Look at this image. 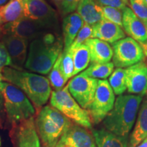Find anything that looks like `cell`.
Wrapping results in <instances>:
<instances>
[{"label":"cell","instance_id":"1","mask_svg":"<svg viewBox=\"0 0 147 147\" xmlns=\"http://www.w3.org/2000/svg\"><path fill=\"white\" fill-rule=\"evenodd\" d=\"M2 76L4 80L16 86L26 95L35 109L40 110L51 97V86L49 79L41 75L13 67H5Z\"/></svg>","mask_w":147,"mask_h":147},{"label":"cell","instance_id":"2","mask_svg":"<svg viewBox=\"0 0 147 147\" xmlns=\"http://www.w3.org/2000/svg\"><path fill=\"white\" fill-rule=\"evenodd\" d=\"M63 50L61 39L51 33L44 34L31 42L25 67L34 72L47 74Z\"/></svg>","mask_w":147,"mask_h":147},{"label":"cell","instance_id":"3","mask_svg":"<svg viewBox=\"0 0 147 147\" xmlns=\"http://www.w3.org/2000/svg\"><path fill=\"white\" fill-rule=\"evenodd\" d=\"M142 99L143 97L139 95H119L113 108L103 120L104 128L117 135L129 136Z\"/></svg>","mask_w":147,"mask_h":147},{"label":"cell","instance_id":"4","mask_svg":"<svg viewBox=\"0 0 147 147\" xmlns=\"http://www.w3.org/2000/svg\"><path fill=\"white\" fill-rule=\"evenodd\" d=\"M42 147H55L72 122L51 105L43 106L35 119Z\"/></svg>","mask_w":147,"mask_h":147},{"label":"cell","instance_id":"5","mask_svg":"<svg viewBox=\"0 0 147 147\" xmlns=\"http://www.w3.org/2000/svg\"><path fill=\"white\" fill-rule=\"evenodd\" d=\"M2 95L5 113L12 125L34 117L36 109L34 105L26 95L16 86L3 82Z\"/></svg>","mask_w":147,"mask_h":147},{"label":"cell","instance_id":"6","mask_svg":"<svg viewBox=\"0 0 147 147\" xmlns=\"http://www.w3.org/2000/svg\"><path fill=\"white\" fill-rule=\"evenodd\" d=\"M50 105L75 124L89 129H92V121L89 111L82 108L73 98L67 86L59 91H52Z\"/></svg>","mask_w":147,"mask_h":147},{"label":"cell","instance_id":"7","mask_svg":"<svg viewBox=\"0 0 147 147\" xmlns=\"http://www.w3.org/2000/svg\"><path fill=\"white\" fill-rule=\"evenodd\" d=\"M113 61L117 68H124L142 61L144 58V51L138 42L130 37L124 38L112 46Z\"/></svg>","mask_w":147,"mask_h":147},{"label":"cell","instance_id":"8","mask_svg":"<svg viewBox=\"0 0 147 147\" xmlns=\"http://www.w3.org/2000/svg\"><path fill=\"white\" fill-rule=\"evenodd\" d=\"M115 95L108 80H98L94 99L88 110L92 122L98 124L106 118L115 105Z\"/></svg>","mask_w":147,"mask_h":147},{"label":"cell","instance_id":"9","mask_svg":"<svg viewBox=\"0 0 147 147\" xmlns=\"http://www.w3.org/2000/svg\"><path fill=\"white\" fill-rule=\"evenodd\" d=\"M98 80L86 76L83 72L76 75L67 84L73 98L84 109L89 110L94 99Z\"/></svg>","mask_w":147,"mask_h":147},{"label":"cell","instance_id":"10","mask_svg":"<svg viewBox=\"0 0 147 147\" xmlns=\"http://www.w3.org/2000/svg\"><path fill=\"white\" fill-rule=\"evenodd\" d=\"M23 16L42 23L47 29L57 26V14L46 0H23Z\"/></svg>","mask_w":147,"mask_h":147},{"label":"cell","instance_id":"11","mask_svg":"<svg viewBox=\"0 0 147 147\" xmlns=\"http://www.w3.org/2000/svg\"><path fill=\"white\" fill-rule=\"evenodd\" d=\"M46 29L42 23L23 15L16 21L1 26V32L4 35H13L29 42L43 35Z\"/></svg>","mask_w":147,"mask_h":147},{"label":"cell","instance_id":"12","mask_svg":"<svg viewBox=\"0 0 147 147\" xmlns=\"http://www.w3.org/2000/svg\"><path fill=\"white\" fill-rule=\"evenodd\" d=\"M10 135L15 147H42L34 117L13 125Z\"/></svg>","mask_w":147,"mask_h":147},{"label":"cell","instance_id":"13","mask_svg":"<svg viewBox=\"0 0 147 147\" xmlns=\"http://www.w3.org/2000/svg\"><path fill=\"white\" fill-rule=\"evenodd\" d=\"M123 28L130 38L142 46L145 53L147 51V26L127 6L123 10Z\"/></svg>","mask_w":147,"mask_h":147},{"label":"cell","instance_id":"14","mask_svg":"<svg viewBox=\"0 0 147 147\" xmlns=\"http://www.w3.org/2000/svg\"><path fill=\"white\" fill-rule=\"evenodd\" d=\"M128 93L144 97L147 95V65L140 61L125 69Z\"/></svg>","mask_w":147,"mask_h":147},{"label":"cell","instance_id":"15","mask_svg":"<svg viewBox=\"0 0 147 147\" xmlns=\"http://www.w3.org/2000/svg\"><path fill=\"white\" fill-rule=\"evenodd\" d=\"M59 142L65 147H97L93 134L88 129L73 123Z\"/></svg>","mask_w":147,"mask_h":147},{"label":"cell","instance_id":"16","mask_svg":"<svg viewBox=\"0 0 147 147\" xmlns=\"http://www.w3.org/2000/svg\"><path fill=\"white\" fill-rule=\"evenodd\" d=\"M2 42L8 51L13 68L21 69L26 63L28 41L13 35H4Z\"/></svg>","mask_w":147,"mask_h":147},{"label":"cell","instance_id":"17","mask_svg":"<svg viewBox=\"0 0 147 147\" xmlns=\"http://www.w3.org/2000/svg\"><path fill=\"white\" fill-rule=\"evenodd\" d=\"M92 27V38H97L112 45L125 38V34L122 27L106 19H103Z\"/></svg>","mask_w":147,"mask_h":147},{"label":"cell","instance_id":"18","mask_svg":"<svg viewBox=\"0 0 147 147\" xmlns=\"http://www.w3.org/2000/svg\"><path fill=\"white\" fill-rule=\"evenodd\" d=\"M84 45L89 50L91 63H108L113 59V48L107 42L97 38H90Z\"/></svg>","mask_w":147,"mask_h":147},{"label":"cell","instance_id":"19","mask_svg":"<svg viewBox=\"0 0 147 147\" xmlns=\"http://www.w3.org/2000/svg\"><path fill=\"white\" fill-rule=\"evenodd\" d=\"M147 137V95L143 97L136 123L129 138L131 147H136Z\"/></svg>","mask_w":147,"mask_h":147},{"label":"cell","instance_id":"20","mask_svg":"<svg viewBox=\"0 0 147 147\" xmlns=\"http://www.w3.org/2000/svg\"><path fill=\"white\" fill-rule=\"evenodd\" d=\"M76 10L84 23L92 27L104 19L101 5L96 0H81Z\"/></svg>","mask_w":147,"mask_h":147},{"label":"cell","instance_id":"21","mask_svg":"<svg viewBox=\"0 0 147 147\" xmlns=\"http://www.w3.org/2000/svg\"><path fill=\"white\" fill-rule=\"evenodd\" d=\"M84 23L81 16L77 12H72L65 16L63 22V50H68L70 48Z\"/></svg>","mask_w":147,"mask_h":147},{"label":"cell","instance_id":"22","mask_svg":"<svg viewBox=\"0 0 147 147\" xmlns=\"http://www.w3.org/2000/svg\"><path fill=\"white\" fill-rule=\"evenodd\" d=\"M97 147H131L129 136H121L106 129L92 130Z\"/></svg>","mask_w":147,"mask_h":147},{"label":"cell","instance_id":"23","mask_svg":"<svg viewBox=\"0 0 147 147\" xmlns=\"http://www.w3.org/2000/svg\"><path fill=\"white\" fill-rule=\"evenodd\" d=\"M23 15V0H9L0 7V27L16 21Z\"/></svg>","mask_w":147,"mask_h":147},{"label":"cell","instance_id":"24","mask_svg":"<svg viewBox=\"0 0 147 147\" xmlns=\"http://www.w3.org/2000/svg\"><path fill=\"white\" fill-rule=\"evenodd\" d=\"M70 50L72 51L73 53L74 65L73 76H76L80 71L84 70L89 65L91 62L90 52L88 47L84 44Z\"/></svg>","mask_w":147,"mask_h":147},{"label":"cell","instance_id":"25","mask_svg":"<svg viewBox=\"0 0 147 147\" xmlns=\"http://www.w3.org/2000/svg\"><path fill=\"white\" fill-rule=\"evenodd\" d=\"M114 64L113 62L105 63H91L87 69L82 71L86 76L91 78L105 80L109 77L114 71Z\"/></svg>","mask_w":147,"mask_h":147},{"label":"cell","instance_id":"26","mask_svg":"<svg viewBox=\"0 0 147 147\" xmlns=\"http://www.w3.org/2000/svg\"><path fill=\"white\" fill-rule=\"evenodd\" d=\"M109 84L115 95H121L127 90L125 69L117 68L109 78Z\"/></svg>","mask_w":147,"mask_h":147},{"label":"cell","instance_id":"27","mask_svg":"<svg viewBox=\"0 0 147 147\" xmlns=\"http://www.w3.org/2000/svg\"><path fill=\"white\" fill-rule=\"evenodd\" d=\"M60 62L61 55L55 62V65H53V68L49 72V82H50L51 87L55 89V91L61 90L67 82L60 69Z\"/></svg>","mask_w":147,"mask_h":147},{"label":"cell","instance_id":"28","mask_svg":"<svg viewBox=\"0 0 147 147\" xmlns=\"http://www.w3.org/2000/svg\"><path fill=\"white\" fill-rule=\"evenodd\" d=\"M60 69L64 78L67 80L73 76L74 65L73 53L70 49L63 50L61 54Z\"/></svg>","mask_w":147,"mask_h":147},{"label":"cell","instance_id":"29","mask_svg":"<svg viewBox=\"0 0 147 147\" xmlns=\"http://www.w3.org/2000/svg\"><path fill=\"white\" fill-rule=\"evenodd\" d=\"M104 19L119 25L123 28V10L108 6H102Z\"/></svg>","mask_w":147,"mask_h":147},{"label":"cell","instance_id":"30","mask_svg":"<svg viewBox=\"0 0 147 147\" xmlns=\"http://www.w3.org/2000/svg\"><path fill=\"white\" fill-rule=\"evenodd\" d=\"M92 36H93V27L87 23H84L69 49H74L78 46L83 45L87 40L92 38Z\"/></svg>","mask_w":147,"mask_h":147},{"label":"cell","instance_id":"31","mask_svg":"<svg viewBox=\"0 0 147 147\" xmlns=\"http://www.w3.org/2000/svg\"><path fill=\"white\" fill-rule=\"evenodd\" d=\"M134 13L147 26V3L145 0H129Z\"/></svg>","mask_w":147,"mask_h":147},{"label":"cell","instance_id":"32","mask_svg":"<svg viewBox=\"0 0 147 147\" xmlns=\"http://www.w3.org/2000/svg\"><path fill=\"white\" fill-rule=\"evenodd\" d=\"M8 66H12V59L4 44L3 42H0V78L3 80V69Z\"/></svg>","mask_w":147,"mask_h":147},{"label":"cell","instance_id":"33","mask_svg":"<svg viewBox=\"0 0 147 147\" xmlns=\"http://www.w3.org/2000/svg\"><path fill=\"white\" fill-rule=\"evenodd\" d=\"M81 0H61L60 8L64 14L72 13L77 9Z\"/></svg>","mask_w":147,"mask_h":147},{"label":"cell","instance_id":"34","mask_svg":"<svg viewBox=\"0 0 147 147\" xmlns=\"http://www.w3.org/2000/svg\"><path fill=\"white\" fill-rule=\"evenodd\" d=\"M97 1L102 6L112 7L121 10H123L126 7V5L121 0H97Z\"/></svg>","mask_w":147,"mask_h":147},{"label":"cell","instance_id":"35","mask_svg":"<svg viewBox=\"0 0 147 147\" xmlns=\"http://www.w3.org/2000/svg\"><path fill=\"white\" fill-rule=\"evenodd\" d=\"M3 82H0V107H1L2 103H3V95H2V89H3Z\"/></svg>","mask_w":147,"mask_h":147},{"label":"cell","instance_id":"36","mask_svg":"<svg viewBox=\"0 0 147 147\" xmlns=\"http://www.w3.org/2000/svg\"><path fill=\"white\" fill-rule=\"evenodd\" d=\"M136 147H147V137Z\"/></svg>","mask_w":147,"mask_h":147},{"label":"cell","instance_id":"37","mask_svg":"<svg viewBox=\"0 0 147 147\" xmlns=\"http://www.w3.org/2000/svg\"><path fill=\"white\" fill-rule=\"evenodd\" d=\"M9 1V0H0V7L2 6V5H5V3H7Z\"/></svg>","mask_w":147,"mask_h":147},{"label":"cell","instance_id":"38","mask_svg":"<svg viewBox=\"0 0 147 147\" xmlns=\"http://www.w3.org/2000/svg\"><path fill=\"white\" fill-rule=\"evenodd\" d=\"M52 1H53V2H54L57 5H58V6L60 7L61 3V0H52Z\"/></svg>","mask_w":147,"mask_h":147},{"label":"cell","instance_id":"39","mask_svg":"<svg viewBox=\"0 0 147 147\" xmlns=\"http://www.w3.org/2000/svg\"><path fill=\"white\" fill-rule=\"evenodd\" d=\"M121 1L123 2V3L126 5V6H127V5L129 3V0H121Z\"/></svg>","mask_w":147,"mask_h":147},{"label":"cell","instance_id":"40","mask_svg":"<svg viewBox=\"0 0 147 147\" xmlns=\"http://www.w3.org/2000/svg\"><path fill=\"white\" fill-rule=\"evenodd\" d=\"M55 147H65V146H64L62 144H61V143L58 142V143H57V144L56 146H55Z\"/></svg>","mask_w":147,"mask_h":147},{"label":"cell","instance_id":"41","mask_svg":"<svg viewBox=\"0 0 147 147\" xmlns=\"http://www.w3.org/2000/svg\"><path fill=\"white\" fill-rule=\"evenodd\" d=\"M2 80H3V79H2V78H0V82H2Z\"/></svg>","mask_w":147,"mask_h":147},{"label":"cell","instance_id":"42","mask_svg":"<svg viewBox=\"0 0 147 147\" xmlns=\"http://www.w3.org/2000/svg\"><path fill=\"white\" fill-rule=\"evenodd\" d=\"M0 146H1V138H0Z\"/></svg>","mask_w":147,"mask_h":147},{"label":"cell","instance_id":"43","mask_svg":"<svg viewBox=\"0 0 147 147\" xmlns=\"http://www.w3.org/2000/svg\"><path fill=\"white\" fill-rule=\"evenodd\" d=\"M145 53H146V56H147V51H146V52H145Z\"/></svg>","mask_w":147,"mask_h":147},{"label":"cell","instance_id":"44","mask_svg":"<svg viewBox=\"0 0 147 147\" xmlns=\"http://www.w3.org/2000/svg\"><path fill=\"white\" fill-rule=\"evenodd\" d=\"M0 32H1V27H0Z\"/></svg>","mask_w":147,"mask_h":147},{"label":"cell","instance_id":"45","mask_svg":"<svg viewBox=\"0 0 147 147\" xmlns=\"http://www.w3.org/2000/svg\"><path fill=\"white\" fill-rule=\"evenodd\" d=\"M145 1H146V3H147V0H145Z\"/></svg>","mask_w":147,"mask_h":147}]
</instances>
